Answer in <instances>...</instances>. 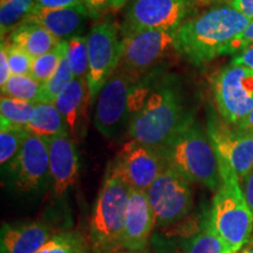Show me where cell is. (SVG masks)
<instances>
[{
	"label": "cell",
	"mask_w": 253,
	"mask_h": 253,
	"mask_svg": "<svg viewBox=\"0 0 253 253\" xmlns=\"http://www.w3.org/2000/svg\"><path fill=\"white\" fill-rule=\"evenodd\" d=\"M231 63L235 66H242V67L253 69V45L246 47L245 49L236 54Z\"/></svg>",
	"instance_id": "cell-36"
},
{
	"label": "cell",
	"mask_w": 253,
	"mask_h": 253,
	"mask_svg": "<svg viewBox=\"0 0 253 253\" xmlns=\"http://www.w3.org/2000/svg\"><path fill=\"white\" fill-rule=\"evenodd\" d=\"M54 235V230L42 221L2 224L0 253H37Z\"/></svg>",
	"instance_id": "cell-20"
},
{
	"label": "cell",
	"mask_w": 253,
	"mask_h": 253,
	"mask_svg": "<svg viewBox=\"0 0 253 253\" xmlns=\"http://www.w3.org/2000/svg\"><path fill=\"white\" fill-rule=\"evenodd\" d=\"M37 5L45 8H67L82 5V0H36Z\"/></svg>",
	"instance_id": "cell-35"
},
{
	"label": "cell",
	"mask_w": 253,
	"mask_h": 253,
	"mask_svg": "<svg viewBox=\"0 0 253 253\" xmlns=\"http://www.w3.org/2000/svg\"><path fill=\"white\" fill-rule=\"evenodd\" d=\"M199 4H211V2H216V0H198Z\"/></svg>",
	"instance_id": "cell-42"
},
{
	"label": "cell",
	"mask_w": 253,
	"mask_h": 253,
	"mask_svg": "<svg viewBox=\"0 0 253 253\" xmlns=\"http://www.w3.org/2000/svg\"><path fill=\"white\" fill-rule=\"evenodd\" d=\"M66 59L72 69L74 79L87 78L88 68H89L87 37L77 36L67 40Z\"/></svg>",
	"instance_id": "cell-29"
},
{
	"label": "cell",
	"mask_w": 253,
	"mask_h": 253,
	"mask_svg": "<svg viewBox=\"0 0 253 253\" xmlns=\"http://www.w3.org/2000/svg\"><path fill=\"white\" fill-rule=\"evenodd\" d=\"M236 129L240 132H244V134H251L253 135V109L251 113L246 116V119L240 123L239 126H236Z\"/></svg>",
	"instance_id": "cell-39"
},
{
	"label": "cell",
	"mask_w": 253,
	"mask_h": 253,
	"mask_svg": "<svg viewBox=\"0 0 253 253\" xmlns=\"http://www.w3.org/2000/svg\"><path fill=\"white\" fill-rule=\"evenodd\" d=\"M167 167L163 157L149 145L131 140L122 145L109 168L131 190L148 191Z\"/></svg>",
	"instance_id": "cell-14"
},
{
	"label": "cell",
	"mask_w": 253,
	"mask_h": 253,
	"mask_svg": "<svg viewBox=\"0 0 253 253\" xmlns=\"http://www.w3.org/2000/svg\"><path fill=\"white\" fill-rule=\"evenodd\" d=\"M126 1H129V0H123V2H125V4H126ZM134 1H135V0H134Z\"/></svg>",
	"instance_id": "cell-44"
},
{
	"label": "cell",
	"mask_w": 253,
	"mask_h": 253,
	"mask_svg": "<svg viewBox=\"0 0 253 253\" xmlns=\"http://www.w3.org/2000/svg\"><path fill=\"white\" fill-rule=\"evenodd\" d=\"M221 1H225V2H229L230 0H216V2H221Z\"/></svg>",
	"instance_id": "cell-43"
},
{
	"label": "cell",
	"mask_w": 253,
	"mask_h": 253,
	"mask_svg": "<svg viewBox=\"0 0 253 253\" xmlns=\"http://www.w3.org/2000/svg\"><path fill=\"white\" fill-rule=\"evenodd\" d=\"M5 168L14 190L21 194L39 191L50 178L48 138L28 135L19 154Z\"/></svg>",
	"instance_id": "cell-13"
},
{
	"label": "cell",
	"mask_w": 253,
	"mask_h": 253,
	"mask_svg": "<svg viewBox=\"0 0 253 253\" xmlns=\"http://www.w3.org/2000/svg\"><path fill=\"white\" fill-rule=\"evenodd\" d=\"M115 253H150L149 250L144 249V250H121V251L115 252Z\"/></svg>",
	"instance_id": "cell-40"
},
{
	"label": "cell",
	"mask_w": 253,
	"mask_h": 253,
	"mask_svg": "<svg viewBox=\"0 0 253 253\" xmlns=\"http://www.w3.org/2000/svg\"><path fill=\"white\" fill-rule=\"evenodd\" d=\"M242 181V189L243 192H244V196L246 198V202H248L250 209L253 212V168L250 170V172L246 175L244 178L240 179Z\"/></svg>",
	"instance_id": "cell-38"
},
{
	"label": "cell",
	"mask_w": 253,
	"mask_h": 253,
	"mask_svg": "<svg viewBox=\"0 0 253 253\" xmlns=\"http://www.w3.org/2000/svg\"><path fill=\"white\" fill-rule=\"evenodd\" d=\"M157 150L167 166L181 173L190 183H197L211 191H217L219 188L217 154L209 135L194 120Z\"/></svg>",
	"instance_id": "cell-3"
},
{
	"label": "cell",
	"mask_w": 253,
	"mask_h": 253,
	"mask_svg": "<svg viewBox=\"0 0 253 253\" xmlns=\"http://www.w3.org/2000/svg\"><path fill=\"white\" fill-rule=\"evenodd\" d=\"M73 80H74V75H73V72L65 55V58L60 63L58 71L53 74V77L48 81L41 84L38 103H54L59 95L61 94V91Z\"/></svg>",
	"instance_id": "cell-28"
},
{
	"label": "cell",
	"mask_w": 253,
	"mask_h": 253,
	"mask_svg": "<svg viewBox=\"0 0 253 253\" xmlns=\"http://www.w3.org/2000/svg\"><path fill=\"white\" fill-rule=\"evenodd\" d=\"M6 1V0H1V2H5Z\"/></svg>",
	"instance_id": "cell-45"
},
{
	"label": "cell",
	"mask_w": 253,
	"mask_h": 253,
	"mask_svg": "<svg viewBox=\"0 0 253 253\" xmlns=\"http://www.w3.org/2000/svg\"><path fill=\"white\" fill-rule=\"evenodd\" d=\"M212 91L223 121L239 126L253 109V69L230 63L213 77Z\"/></svg>",
	"instance_id": "cell-9"
},
{
	"label": "cell",
	"mask_w": 253,
	"mask_h": 253,
	"mask_svg": "<svg viewBox=\"0 0 253 253\" xmlns=\"http://www.w3.org/2000/svg\"><path fill=\"white\" fill-rule=\"evenodd\" d=\"M89 17L99 18L101 14L118 12L126 4L123 0H82Z\"/></svg>",
	"instance_id": "cell-32"
},
{
	"label": "cell",
	"mask_w": 253,
	"mask_h": 253,
	"mask_svg": "<svg viewBox=\"0 0 253 253\" xmlns=\"http://www.w3.org/2000/svg\"><path fill=\"white\" fill-rule=\"evenodd\" d=\"M4 41V40H2ZM6 54H7L9 67L12 74L14 75H27L31 73V67L33 59L19 47L12 43L5 42Z\"/></svg>",
	"instance_id": "cell-31"
},
{
	"label": "cell",
	"mask_w": 253,
	"mask_h": 253,
	"mask_svg": "<svg viewBox=\"0 0 253 253\" xmlns=\"http://www.w3.org/2000/svg\"><path fill=\"white\" fill-rule=\"evenodd\" d=\"M147 195L156 229L173 226L192 214L194 194L190 182L172 168H164Z\"/></svg>",
	"instance_id": "cell-8"
},
{
	"label": "cell",
	"mask_w": 253,
	"mask_h": 253,
	"mask_svg": "<svg viewBox=\"0 0 253 253\" xmlns=\"http://www.w3.org/2000/svg\"><path fill=\"white\" fill-rule=\"evenodd\" d=\"M119 69L142 77L164 61L175 47V32L140 30L122 36Z\"/></svg>",
	"instance_id": "cell-11"
},
{
	"label": "cell",
	"mask_w": 253,
	"mask_h": 253,
	"mask_svg": "<svg viewBox=\"0 0 253 253\" xmlns=\"http://www.w3.org/2000/svg\"><path fill=\"white\" fill-rule=\"evenodd\" d=\"M251 45H253V20L250 21V24L242 33L230 41L229 45L221 52V55L238 54L239 52H242L243 49Z\"/></svg>",
	"instance_id": "cell-33"
},
{
	"label": "cell",
	"mask_w": 253,
	"mask_h": 253,
	"mask_svg": "<svg viewBox=\"0 0 253 253\" xmlns=\"http://www.w3.org/2000/svg\"><path fill=\"white\" fill-rule=\"evenodd\" d=\"M155 218L153 209L145 191L130 190L128 210H126L123 249L144 250L148 249L153 230Z\"/></svg>",
	"instance_id": "cell-18"
},
{
	"label": "cell",
	"mask_w": 253,
	"mask_h": 253,
	"mask_svg": "<svg viewBox=\"0 0 253 253\" xmlns=\"http://www.w3.org/2000/svg\"><path fill=\"white\" fill-rule=\"evenodd\" d=\"M150 90L141 77L118 68L99 94L94 115L97 130L108 138L119 135L142 108Z\"/></svg>",
	"instance_id": "cell-6"
},
{
	"label": "cell",
	"mask_w": 253,
	"mask_h": 253,
	"mask_svg": "<svg viewBox=\"0 0 253 253\" xmlns=\"http://www.w3.org/2000/svg\"><path fill=\"white\" fill-rule=\"evenodd\" d=\"M130 190L108 167L89 221L91 253H115L123 250Z\"/></svg>",
	"instance_id": "cell-5"
},
{
	"label": "cell",
	"mask_w": 253,
	"mask_h": 253,
	"mask_svg": "<svg viewBox=\"0 0 253 253\" xmlns=\"http://www.w3.org/2000/svg\"><path fill=\"white\" fill-rule=\"evenodd\" d=\"M25 129L30 134L42 138L68 134L66 123L54 103H37Z\"/></svg>",
	"instance_id": "cell-22"
},
{
	"label": "cell",
	"mask_w": 253,
	"mask_h": 253,
	"mask_svg": "<svg viewBox=\"0 0 253 253\" xmlns=\"http://www.w3.org/2000/svg\"><path fill=\"white\" fill-rule=\"evenodd\" d=\"M36 5V0H6L5 2H1L0 5L1 38L23 23Z\"/></svg>",
	"instance_id": "cell-25"
},
{
	"label": "cell",
	"mask_w": 253,
	"mask_h": 253,
	"mask_svg": "<svg viewBox=\"0 0 253 253\" xmlns=\"http://www.w3.org/2000/svg\"><path fill=\"white\" fill-rule=\"evenodd\" d=\"M30 135L25 128L0 126V163L4 168L17 156Z\"/></svg>",
	"instance_id": "cell-30"
},
{
	"label": "cell",
	"mask_w": 253,
	"mask_h": 253,
	"mask_svg": "<svg viewBox=\"0 0 253 253\" xmlns=\"http://www.w3.org/2000/svg\"><path fill=\"white\" fill-rule=\"evenodd\" d=\"M216 119H209L208 135L218 161L229 167L239 181L253 168V135L227 128Z\"/></svg>",
	"instance_id": "cell-15"
},
{
	"label": "cell",
	"mask_w": 253,
	"mask_h": 253,
	"mask_svg": "<svg viewBox=\"0 0 253 253\" xmlns=\"http://www.w3.org/2000/svg\"><path fill=\"white\" fill-rule=\"evenodd\" d=\"M41 84L27 75H12L1 87V96L12 97L37 104L39 99Z\"/></svg>",
	"instance_id": "cell-27"
},
{
	"label": "cell",
	"mask_w": 253,
	"mask_h": 253,
	"mask_svg": "<svg viewBox=\"0 0 253 253\" xmlns=\"http://www.w3.org/2000/svg\"><path fill=\"white\" fill-rule=\"evenodd\" d=\"M12 71L9 67L7 54H6L5 42L1 40V48H0V86H4L8 79L12 77Z\"/></svg>",
	"instance_id": "cell-34"
},
{
	"label": "cell",
	"mask_w": 253,
	"mask_h": 253,
	"mask_svg": "<svg viewBox=\"0 0 253 253\" xmlns=\"http://www.w3.org/2000/svg\"><path fill=\"white\" fill-rule=\"evenodd\" d=\"M36 104L26 101L1 96L0 100V126L25 128L33 114Z\"/></svg>",
	"instance_id": "cell-23"
},
{
	"label": "cell",
	"mask_w": 253,
	"mask_h": 253,
	"mask_svg": "<svg viewBox=\"0 0 253 253\" xmlns=\"http://www.w3.org/2000/svg\"><path fill=\"white\" fill-rule=\"evenodd\" d=\"M150 243L155 253H227L211 227L209 212L191 214L176 225L157 229Z\"/></svg>",
	"instance_id": "cell-7"
},
{
	"label": "cell",
	"mask_w": 253,
	"mask_h": 253,
	"mask_svg": "<svg viewBox=\"0 0 253 253\" xmlns=\"http://www.w3.org/2000/svg\"><path fill=\"white\" fill-rule=\"evenodd\" d=\"M250 21L229 5L208 9L185 20L175 31L176 52L196 66L210 61L221 55Z\"/></svg>",
	"instance_id": "cell-1"
},
{
	"label": "cell",
	"mask_w": 253,
	"mask_h": 253,
	"mask_svg": "<svg viewBox=\"0 0 253 253\" xmlns=\"http://www.w3.org/2000/svg\"><path fill=\"white\" fill-rule=\"evenodd\" d=\"M89 243L78 231H59L37 253H91Z\"/></svg>",
	"instance_id": "cell-24"
},
{
	"label": "cell",
	"mask_w": 253,
	"mask_h": 253,
	"mask_svg": "<svg viewBox=\"0 0 253 253\" xmlns=\"http://www.w3.org/2000/svg\"><path fill=\"white\" fill-rule=\"evenodd\" d=\"M89 102L91 99L86 78L74 79L54 102L66 123L69 136L74 141L84 137L87 130Z\"/></svg>",
	"instance_id": "cell-17"
},
{
	"label": "cell",
	"mask_w": 253,
	"mask_h": 253,
	"mask_svg": "<svg viewBox=\"0 0 253 253\" xmlns=\"http://www.w3.org/2000/svg\"><path fill=\"white\" fill-rule=\"evenodd\" d=\"M67 50V40H61L58 46L46 54L33 59L30 75L41 84L48 81L53 74L58 71L60 63L65 58Z\"/></svg>",
	"instance_id": "cell-26"
},
{
	"label": "cell",
	"mask_w": 253,
	"mask_h": 253,
	"mask_svg": "<svg viewBox=\"0 0 253 253\" xmlns=\"http://www.w3.org/2000/svg\"><path fill=\"white\" fill-rule=\"evenodd\" d=\"M59 42L60 40L45 27L26 20L14 28L9 36V43L23 49L32 59L50 52Z\"/></svg>",
	"instance_id": "cell-21"
},
{
	"label": "cell",
	"mask_w": 253,
	"mask_h": 253,
	"mask_svg": "<svg viewBox=\"0 0 253 253\" xmlns=\"http://www.w3.org/2000/svg\"><path fill=\"white\" fill-rule=\"evenodd\" d=\"M242 253H253V244L248 246V248H246Z\"/></svg>",
	"instance_id": "cell-41"
},
{
	"label": "cell",
	"mask_w": 253,
	"mask_h": 253,
	"mask_svg": "<svg viewBox=\"0 0 253 253\" xmlns=\"http://www.w3.org/2000/svg\"><path fill=\"white\" fill-rule=\"evenodd\" d=\"M192 118L186 115L182 93L173 79L158 82L129 123L131 140L158 149L182 130Z\"/></svg>",
	"instance_id": "cell-2"
},
{
	"label": "cell",
	"mask_w": 253,
	"mask_h": 253,
	"mask_svg": "<svg viewBox=\"0 0 253 253\" xmlns=\"http://www.w3.org/2000/svg\"><path fill=\"white\" fill-rule=\"evenodd\" d=\"M88 17L89 13L84 4L67 8H45L36 5L25 20L45 27L61 41L79 36L84 31Z\"/></svg>",
	"instance_id": "cell-19"
},
{
	"label": "cell",
	"mask_w": 253,
	"mask_h": 253,
	"mask_svg": "<svg viewBox=\"0 0 253 253\" xmlns=\"http://www.w3.org/2000/svg\"><path fill=\"white\" fill-rule=\"evenodd\" d=\"M197 5L198 0H135L126 12L121 34L140 30L175 32Z\"/></svg>",
	"instance_id": "cell-12"
},
{
	"label": "cell",
	"mask_w": 253,
	"mask_h": 253,
	"mask_svg": "<svg viewBox=\"0 0 253 253\" xmlns=\"http://www.w3.org/2000/svg\"><path fill=\"white\" fill-rule=\"evenodd\" d=\"M49 173L53 192L61 198L77 182L79 176V154L75 141L69 136L59 135L48 138Z\"/></svg>",
	"instance_id": "cell-16"
},
{
	"label": "cell",
	"mask_w": 253,
	"mask_h": 253,
	"mask_svg": "<svg viewBox=\"0 0 253 253\" xmlns=\"http://www.w3.org/2000/svg\"><path fill=\"white\" fill-rule=\"evenodd\" d=\"M220 184L209 211L210 224L225 245L227 253H237L249 243L253 232V212L239 178L229 167L219 163Z\"/></svg>",
	"instance_id": "cell-4"
},
{
	"label": "cell",
	"mask_w": 253,
	"mask_h": 253,
	"mask_svg": "<svg viewBox=\"0 0 253 253\" xmlns=\"http://www.w3.org/2000/svg\"><path fill=\"white\" fill-rule=\"evenodd\" d=\"M87 45L89 68L86 79L93 102L121 61L122 40L119 39L116 25L110 20L95 24L87 36Z\"/></svg>",
	"instance_id": "cell-10"
},
{
	"label": "cell",
	"mask_w": 253,
	"mask_h": 253,
	"mask_svg": "<svg viewBox=\"0 0 253 253\" xmlns=\"http://www.w3.org/2000/svg\"><path fill=\"white\" fill-rule=\"evenodd\" d=\"M227 5L250 20H253V0H230Z\"/></svg>",
	"instance_id": "cell-37"
}]
</instances>
